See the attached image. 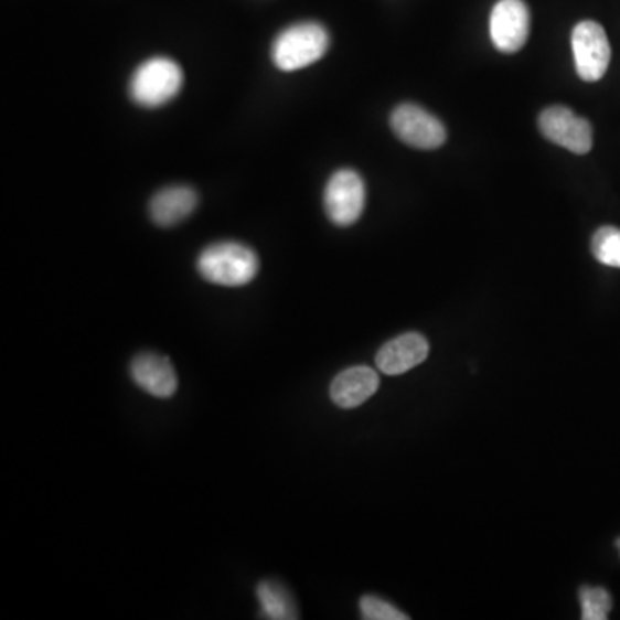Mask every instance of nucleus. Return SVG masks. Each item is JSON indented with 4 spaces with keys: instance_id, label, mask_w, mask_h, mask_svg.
Wrapping results in <instances>:
<instances>
[{
    "instance_id": "nucleus-1",
    "label": "nucleus",
    "mask_w": 620,
    "mask_h": 620,
    "mask_svg": "<svg viewBox=\"0 0 620 620\" xmlns=\"http://www.w3.org/2000/svg\"><path fill=\"white\" fill-rule=\"evenodd\" d=\"M196 269L209 284L244 287L259 272V257L247 245L221 242L202 252Z\"/></svg>"
},
{
    "instance_id": "nucleus-2",
    "label": "nucleus",
    "mask_w": 620,
    "mask_h": 620,
    "mask_svg": "<svg viewBox=\"0 0 620 620\" xmlns=\"http://www.w3.org/2000/svg\"><path fill=\"white\" fill-rule=\"evenodd\" d=\"M330 47L327 28L314 21L297 23L276 36L271 49L272 63L281 72H299L318 63Z\"/></svg>"
},
{
    "instance_id": "nucleus-3",
    "label": "nucleus",
    "mask_w": 620,
    "mask_h": 620,
    "mask_svg": "<svg viewBox=\"0 0 620 620\" xmlns=\"http://www.w3.org/2000/svg\"><path fill=\"white\" fill-rule=\"evenodd\" d=\"M183 87V72L169 57H152L131 76L130 95L142 107H161L173 100Z\"/></svg>"
},
{
    "instance_id": "nucleus-4",
    "label": "nucleus",
    "mask_w": 620,
    "mask_h": 620,
    "mask_svg": "<svg viewBox=\"0 0 620 620\" xmlns=\"http://www.w3.org/2000/svg\"><path fill=\"white\" fill-rule=\"evenodd\" d=\"M574 64L579 78L595 83L609 70L612 49L603 26L597 21H581L573 30Z\"/></svg>"
},
{
    "instance_id": "nucleus-5",
    "label": "nucleus",
    "mask_w": 620,
    "mask_h": 620,
    "mask_svg": "<svg viewBox=\"0 0 620 620\" xmlns=\"http://www.w3.org/2000/svg\"><path fill=\"white\" fill-rule=\"evenodd\" d=\"M365 185L354 169H340L328 181L324 209L336 226H350L364 213Z\"/></svg>"
},
{
    "instance_id": "nucleus-6",
    "label": "nucleus",
    "mask_w": 620,
    "mask_h": 620,
    "mask_svg": "<svg viewBox=\"0 0 620 620\" xmlns=\"http://www.w3.org/2000/svg\"><path fill=\"white\" fill-rule=\"evenodd\" d=\"M389 125H392L393 133L397 135L405 146L414 147V149H438L447 140L443 122L416 104L398 106L392 113Z\"/></svg>"
},
{
    "instance_id": "nucleus-7",
    "label": "nucleus",
    "mask_w": 620,
    "mask_h": 620,
    "mask_svg": "<svg viewBox=\"0 0 620 620\" xmlns=\"http://www.w3.org/2000/svg\"><path fill=\"white\" fill-rule=\"evenodd\" d=\"M539 130L555 146L564 147L577 156H585L594 149V128L588 119L564 106L548 107L539 116Z\"/></svg>"
},
{
    "instance_id": "nucleus-8",
    "label": "nucleus",
    "mask_w": 620,
    "mask_h": 620,
    "mask_svg": "<svg viewBox=\"0 0 620 620\" xmlns=\"http://www.w3.org/2000/svg\"><path fill=\"white\" fill-rule=\"evenodd\" d=\"M531 14L524 0H499L490 14V39L503 54H514L526 45Z\"/></svg>"
},
{
    "instance_id": "nucleus-9",
    "label": "nucleus",
    "mask_w": 620,
    "mask_h": 620,
    "mask_svg": "<svg viewBox=\"0 0 620 620\" xmlns=\"http://www.w3.org/2000/svg\"><path fill=\"white\" fill-rule=\"evenodd\" d=\"M429 343L423 334L405 333L393 338L376 355L377 370L388 376H400L428 359Z\"/></svg>"
},
{
    "instance_id": "nucleus-10",
    "label": "nucleus",
    "mask_w": 620,
    "mask_h": 620,
    "mask_svg": "<svg viewBox=\"0 0 620 620\" xmlns=\"http://www.w3.org/2000/svg\"><path fill=\"white\" fill-rule=\"evenodd\" d=\"M130 374L137 386L152 397L169 398L177 393V371L168 357L150 352L137 355L131 362Z\"/></svg>"
},
{
    "instance_id": "nucleus-11",
    "label": "nucleus",
    "mask_w": 620,
    "mask_h": 620,
    "mask_svg": "<svg viewBox=\"0 0 620 620\" xmlns=\"http://www.w3.org/2000/svg\"><path fill=\"white\" fill-rule=\"evenodd\" d=\"M380 388V376L367 365H355L343 371L331 383L330 395L334 405L355 408L365 404Z\"/></svg>"
},
{
    "instance_id": "nucleus-12",
    "label": "nucleus",
    "mask_w": 620,
    "mask_h": 620,
    "mask_svg": "<svg viewBox=\"0 0 620 620\" xmlns=\"http://www.w3.org/2000/svg\"><path fill=\"white\" fill-rule=\"evenodd\" d=\"M199 195L190 186H168L153 195L150 202V217L158 226H174L195 211Z\"/></svg>"
},
{
    "instance_id": "nucleus-13",
    "label": "nucleus",
    "mask_w": 620,
    "mask_h": 620,
    "mask_svg": "<svg viewBox=\"0 0 620 620\" xmlns=\"http://www.w3.org/2000/svg\"><path fill=\"white\" fill-rule=\"evenodd\" d=\"M260 612L266 619L293 620L299 619V610L287 588L275 581H263L257 586Z\"/></svg>"
},
{
    "instance_id": "nucleus-14",
    "label": "nucleus",
    "mask_w": 620,
    "mask_h": 620,
    "mask_svg": "<svg viewBox=\"0 0 620 620\" xmlns=\"http://www.w3.org/2000/svg\"><path fill=\"white\" fill-rule=\"evenodd\" d=\"M591 252L598 263L620 269V229L601 226L591 239Z\"/></svg>"
},
{
    "instance_id": "nucleus-15",
    "label": "nucleus",
    "mask_w": 620,
    "mask_h": 620,
    "mask_svg": "<svg viewBox=\"0 0 620 620\" xmlns=\"http://www.w3.org/2000/svg\"><path fill=\"white\" fill-rule=\"evenodd\" d=\"M579 600H581L582 619H609L610 610H612V597L607 589L600 588V586H582L581 591H579Z\"/></svg>"
},
{
    "instance_id": "nucleus-16",
    "label": "nucleus",
    "mask_w": 620,
    "mask_h": 620,
    "mask_svg": "<svg viewBox=\"0 0 620 620\" xmlns=\"http://www.w3.org/2000/svg\"><path fill=\"white\" fill-rule=\"evenodd\" d=\"M362 617L367 620H407V613L400 612L397 607H393L383 598L362 597L361 600Z\"/></svg>"
},
{
    "instance_id": "nucleus-17",
    "label": "nucleus",
    "mask_w": 620,
    "mask_h": 620,
    "mask_svg": "<svg viewBox=\"0 0 620 620\" xmlns=\"http://www.w3.org/2000/svg\"><path fill=\"white\" fill-rule=\"evenodd\" d=\"M616 545H617V548H619V549H620V538H619V539H617V542H616Z\"/></svg>"
}]
</instances>
